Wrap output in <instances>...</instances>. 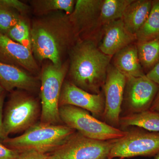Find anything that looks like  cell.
Masks as SVG:
<instances>
[{
    "mask_svg": "<svg viewBox=\"0 0 159 159\" xmlns=\"http://www.w3.org/2000/svg\"><path fill=\"white\" fill-rule=\"evenodd\" d=\"M30 28L31 51L37 62L48 60L54 65H61L78 41L69 15L63 11L35 18Z\"/></svg>",
    "mask_w": 159,
    "mask_h": 159,
    "instance_id": "1",
    "label": "cell"
},
{
    "mask_svg": "<svg viewBox=\"0 0 159 159\" xmlns=\"http://www.w3.org/2000/svg\"><path fill=\"white\" fill-rule=\"evenodd\" d=\"M68 55L69 81L91 93H100L112 56L101 52L91 39L77 41Z\"/></svg>",
    "mask_w": 159,
    "mask_h": 159,
    "instance_id": "2",
    "label": "cell"
},
{
    "mask_svg": "<svg viewBox=\"0 0 159 159\" xmlns=\"http://www.w3.org/2000/svg\"><path fill=\"white\" fill-rule=\"evenodd\" d=\"M61 125L36 123L19 136L7 138L2 142L6 147L18 152L34 150L43 153L53 152L75 133Z\"/></svg>",
    "mask_w": 159,
    "mask_h": 159,
    "instance_id": "3",
    "label": "cell"
},
{
    "mask_svg": "<svg viewBox=\"0 0 159 159\" xmlns=\"http://www.w3.org/2000/svg\"><path fill=\"white\" fill-rule=\"evenodd\" d=\"M68 69L67 60L59 66L49 63L44 66L42 70L40 78V122L60 125L61 121L59 112L60 97Z\"/></svg>",
    "mask_w": 159,
    "mask_h": 159,
    "instance_id": "4",
    "label": "cell"
},
{
    "mask_svg": "<svg viewBox=\"0 0 159 159\" xmlns=\"http://www.w3.org/2000/svg\"><path fill=\"white\" fill-rule=\"evenodd\" d=\"M59 112L65 125L89 139L113 141L121 139L128 133L99 121L88 111L73 106H60Z\"/></svg>",
    "mask_w": 159,
    "mask_h": 159,
    "instance_id": "5",
    "label": "cell"
},
{
    "mask_svg": "<svg viewBox=\"0 0 159 159\" xmlns=\"http://www.w3.org/2000/svg\"><path fill=\"white\" fill-rule=\"evenodd\" d=\"M20 90L10 93L3 113V124L6 136L25 131L34 125L40 109L36 99Z\"/></svg>",
    "mask_w": 159,
    "mask_h": 159,
    "instance_id": "6",
    "label": "cell"
},
{
    "mask_svg": "<svg viewBox=\"0 0 159 159\" xmlns=\"http://www.w3.org/2000/svg\"><path fill=\"white\" fill-rule=\"evenodd\" d=\"M142 129L115 140L107 159L155 156L159 152V132Z\"/></svg>",
    "mask_w": 159,
    "mask_h": 159,
    "instance_id": "7",
    "label": "cell"
},
{
    "mask_svg": "<svg viewBox=\"0 0 159 159\" xmlns=\"http://www.w3.org/2000/svg\"><path fill=\"white\" fill-rule=\"evenodd\" d=\"M114 141L94 140L75 133L52 155L56 159H105Z\"/></svg>",
    "mask_w": 159,
    "mask_h": 159,
    "instance_id": "8",
    "label": "cell"
},
{
    "mask_svg": "<svg viewBox=\"0 0 159 159\" xmlns=\"http://www.w3.org/2000/svg\"><path fill=\"white\" fill-rule=\"evenodd\" d=\"M103 0H77L69 20L77 40H94L99 35V19Z\"/></svg>",
    "mask_w": 159,
    "mask_h": 159,
    "instance_id": "9",
    "label": "cell"
},
{
    "mask_svg": "<svg viewBox=\"0 0 159 159\" xmlns=\"http://www.w3.org/2000/svg\"><path fill=\"white\" fill-rule=\"evenodd\" d=\"M126 82L125 75L113 66L110 65L103 87L105 99L103 116L112 125H118L120 123V114Z\"/></svg>",
    "mask_w": 159,
    "mask_h": 159,
    "instance_id": "10",
    "label": "cell"
},
{
    "mask_svg": "<svg viewBox=\"0 0 159 159\" xmlns=\"http://www.w3.org/2000/svg\"><path fill=\"white\" fill-rule=\"evenodd\" d=\"M159 87L146 75L140 77L126 78L125 99L133 113L150 109Z\"/></svg>",
    "mask_w": 159,
    "mask_h": 159,
    "instance_id": "11",
    "label": "cell"
},
{
    "mask_svg": "<svg viewBox=\"0 0 159 159\" xmlns=\"http://www.w3.org/2000/svg\"><path fill=\"white\" fill-rule=\"evenodd\" d=\"M63 105L73 106L100 116L104 112L105 99L101 93H91L65 80L59 100V106Z\"/></svg>",
    "mask_w": 159,
    "mask_h": 159,
    "instance_id": "12",
    "label": "cell"
},
{
    "mask_svg": "<svg viewBox=\"0 0 159 159\" xmlns=\"http://www.w3.org/2000/svg\"><path fill=\"white\" fill-rule=\"evenodd\" d=\"M0 62L16 66L31 74H38L39 67L32 51L0 33Z\"/></svg>",
    "mask_w": 159,
    "mask_h": 159,
    "instance_id": "13",
    "label": "cell"
},
{
    "mask_svg": "<svg viewBox=\"0 0 159 159\" xmlns=\"http://www.w3.org/2000/svg\"><path fill=\"white\" fill-rule=\"evenodd\" d=\"M0 84L6 92L17 89L31 93L38 90L40 80L24 69L0 62Z\"/></svg>",
    "mask_w": 159,
    "mask_h": 159,
    "instance_id": "14",
    "label": "cell"
},
{
    "mask_svg": "<svg viewBox=\"0 0 159 159\" xmlns=\"http://www.w3.org/2000/svg\"><path fill=\"white\" fill-rule=\"evenodd\" d=\"M103 38L99 48L109 56H113L118 51L136 41L135 35L126 29L122 19L109 23L102 27Z\"/></svg>",
    "mask_w": 159,
    "mask_h": 159,
    "instance_id": "15",
    "label": "cell"
},
{
    "mask_svg": "<svg viewBox=\"0 0 159 159\" xmlns=\"http://www.w3.org/2000/svg\"><path fill=\"white\" fill-rule=\"evenodd\" d=\"M113 59V66L126 78L146 75L139 61L136 43L131 44L118 51Z\"/></svg>",
    "mask_w": 159,
    "mask_h": 159,
    "instance_id": "16",
    "label": "cell"
},
{
    "mask_svg": "<svg viewBox=\"0 0 159 159\" xmlns=\"http://www.w3.org/2000/svg\"><path fill=\"white\" fill-rule=\"evenodd\" d=\"M151 0H134L129 5L121 19L125 28L135 35L149 16L152 6Z\"/></svg>",
    "mask_w": 159,
    "mask_h": 159,
    "instance_id": "17",
    "label": "cell"
},
{
    "mask_svg": "<svg viewBox=\"0 0 159 159\" xmlns=\"http://www.w3.org/2000/svg\"><path fill=\"white\" fill-rule=\"evenodd\" d=\"M123 126H136L151 132H159V112L150 110L132 113L120 118Z\"/></svg>",
    "mask_w": 159,
    "mask_h": 159,
    "instance_id": "18",
    "label": "cell"
},
{
    "mask_svg": "<svg viewBox=\"0 0 159 159\" xmlns=\"http://www.w3.org/2000/svg\"><path fill=\"white\" fill-rule=\"evenodd\" d=\"M33 13L37 17L56 11H63L70 15L72 13L76 1L75 0H32L29 1Z\"/></svg>",
    "mask_w": 159,
    "mask_h": 159,
    "instance_id": "19",
    "label": "cell"
},
{
    "mask_svg": "<svg viewBox=\"0 0 159 159\" xmlns=\"http://www.w3.org/2000/svg\"><path fill=\"white\" fill-rule=\"evenodd\" d=\"M140 63L145 74L159 63V38L145 42H136Z\"/></svg>",
    "mask_w": 159,
    "mask_h": 159,
    "instance_id": "20",
    "label": "cell"
},
{
    "mask_svg": "<svg viewBox=\"0 0 159 159\" xmlns=\"http://www.w3.org/2000/svg\"><path fill=\"white\" fill-rule=\"evenodd\" d=\"M136 42H145L159 38V0L152 2L148 17L135 34Z\"/></svg>",
    "mask_w": 159,
    "mask_h": 159,
    "instance_id": "21",
    "label": "cell"
},
{
    "mask_svg": "<svg viewBox=\"0 0 159 159\" xmlns=\"http://www.w3.org/2000/svg\"><path fill=\"white\" fill-rule=\"evenodd\" d=\"M134 0H103L99 23L100 27L121 19L125 9Z\"/></svg>",
    "mask_w": 159,
    "mask_h": 159,
    "instance_id": "22",
    "label": "cell"
},
{
    "mask_svg": "<svg viewBox=\"0 0 159 159\" xmlns=\"http://www.w3.org/2000/svg\"><path fill=\"white\" fill-rule=\"evenodd\" d=\"M6 35L31 51V28L25 18L7 31Z\"/></svg>",
    "mask_w": 159,
    "mask_h": 159,
    "instance_id": "23",
    "label": "cell"
},
{
    "mask_svg": "<svg viewBox=\"0 0 159 159\" xmlns=\"http://www.w3.org/2000/svg\"><path fill=\"white\" fill-rule=\"evenodd\" d=\"M25 18L16 10L6 6L0 0V33L6 34L7 31Z\"/></svg>",
    "mask_w": 159,
    "mask_h": 159,
    "instance_id": "24",
    "label": "cell"
},
{
    "mask_svg": "<svg viewBox=\"0 0 159 159\" xmlns=\"http://www.w3.org/2000/svg\"><path fill=\"white\" fill-rule=\"evenodd\" d=\"M1 2L6 6L16 10L21 15L25 16L31 10V6L18 0H1Z\"/></svg>",
    "mask_w": 159,
    "mask_h": 159,
    "instance_id": "25",
    "label": "cell"
},
{
    "mask_svg": "<svg viewBox=\"0 0 159 159\" xmlns=\"http://www.w3.org/2000/svg\"><path fill=\"white\" fill-rule=\"evenodd\" d=\"M49 156L48 154L41 153L36 151L26 150L20 152L15 159H48Z\"/></svg>",
    "mask_w": 159,
    "mask_h": 159,
    "instance_id": "26",
    "label": "cell"
},
{
    "mask_svg": "<svg viewBox=\"0 0 159 159\" xmlns=\"http://www.w3.org/2000/svg\"><path fill=\"white\" fill-rule=\"evenodd\" d=\"M6 91H4L0 93V142L2 143L9 137L6 136L3 128V106L6 97Z\"/></svg>",
    "mask_w": 159,
    "mask_h": 159,
    "instance_id": "27",
    "label": "cell"
},
{
    "mask_svg": "<svg viewBox=\"0 0 159 159\" xmlns=\"http://www.w3.org/2000/svg\"><path fill=\"white\" fill-rule=\"evenodd\" d=\"M19 152L6 147L0 142V159H15Z\"/></svg>",
    "mask_w": 159,
    "mask_h": 159,
    "instance_id": "28",
    "label": "cell"
},
{
    "mask_svg": "<svg viewBox=\"0 0 159 159\" xmlns=\"http://www.w3.org/2000/svg\"><path fill=\"white\" fill-rule=\"evenodd\" d=\"M146 75L148 78L159 85V63Z\"/></svg>",
    "mask_w": 159,
    "mask_h": 159,
    "instance_id": "29",
    "label": "cell"
},
{
    "mask_svg": "<svg viewBox=\"0 0 159 159\" xmlns=\"http://www.w3.org/2000/svg\"><path fill=\"white\" fill-rule=\"evenodd\" d=\"M149 110L159 112V87L158 90Z\"/></svg>",
    "mask_w": 159,
    "mask_h": 159,
    "instance_id": "30",
    "label": "cell"
},
{
    "mask_svg": "<svg viewBox=\"0 0 159 159\" xmlns=\"http://www.w3.org/2000/svg\"><path fill=\"white\" fill-rule=\"evenodd\" d=\"M48 159H55V157L54 156L52 155H50V156H49L48 158Z\"/></svg>",
    "mask_w": 159,
    "mask_h": 159,
    "instance_id": "31",
    "label": "cell"
},
{
    "mask_svg": "<svg viewBox=\"0 0 159 159\" xmlns=\"http://www.w3.org/2000/svg\"><path fill=\"white\" fill-rule=\"evenodd\" d=\"M4 89H3V88L2 87V85H1V84H0V93H2V92H3V91H4Z\"/></svg>",
    "mask_w": 159,
    "mask_h": 159,
    "instance_id": "32",
    "label": "cell"
},
{
    "mask_svg": "<svg viewBox=\"0 0 159 159\" xmlns=\"http://www.w3.org/2000/svg\"><path fill=\"white\" fill-rule=\"evenodd\" d=\"M155 159H159V152L155 156Z\"/></svg>",
    "mask_w": 159,
    "mask_h": 159,
    "instance_id": "33",
    "label": "cell"
}]
</instances>
